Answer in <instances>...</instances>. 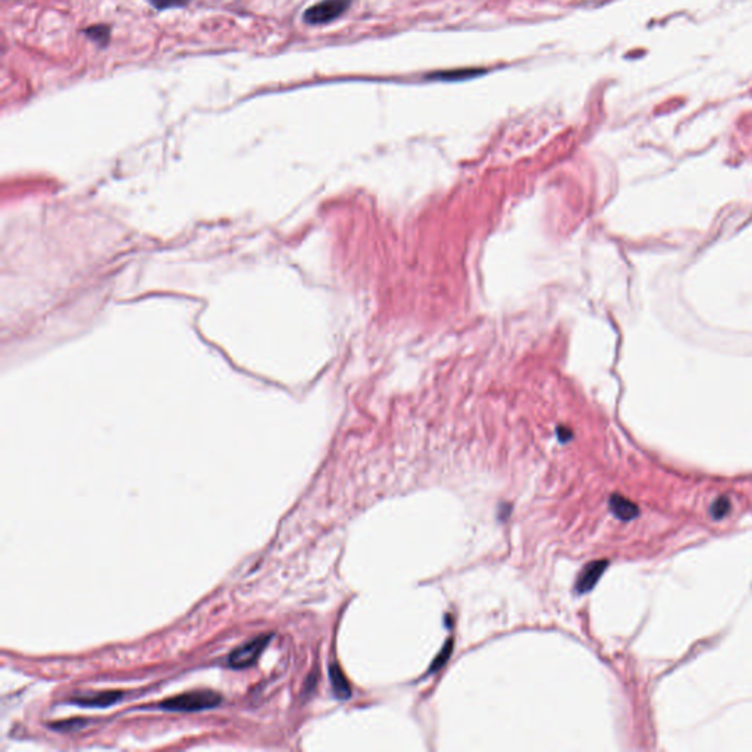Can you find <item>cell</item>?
I'll return each instance as SVG.
<instances>
[{
  "instance_id": "obj_7",
  "label": "cell",
  "mask_w": 752,
  "mask_h": 752,
  "mask_svg": "<svg viewBox=\"0 0 752 752\" xmlns=\"http://www.w3.org/2000/svg\"><path fill=\"white\" fill-rule=\"evenodd\" d=\"M329 679H331L333 694H336L337 698H340V699L350 698V695H352V689H350L348 680L344 676V673H343V670H341L338 664H331L329 665Z\"/></svg>"
},
{
  "instance_id": "obj_1",
  "label": "cell",
  "mask_w": 752,
  "mask_h": 752,
  "mask_svg": "<svg viewBox=\"0 0 752 752\" xmlns=\"http://www.w3.org/2000/svg\"><path fill=\"white\" fill-rule=\"evenodd\" d=\"M221 695H218L213 691H190L184 692L181 695L172 696L170 699L163 701L160 707L168 711H184V713H193V711H203L209 708H215L221 704Z\"/></svg>"
},
{
  "instance_id": "obj_11",
  "label": "cell",
  "mask_w": 752,
  "mask_h": 752,
  "mask_svg": "<svg viewBox=\"0 0 752 752\" xmlns=\"http://www.w3.org/2000/svg\"><path fill=\"white\" fill-rule=\"evenodd\" d=\"M453 644H454V642L451 641V639L445 644V646L442 648L441 653L437 656L435 660H433V663H432V665H431V672H437L438 668H441V667L448 661V658H450V656H451V651H453Z\"/></svg>"
},
{
  "instance_id": "obj_5",
  "label": "cell",
  "mask_w": 752,
  "mask_h": 752,
  "mask_svg": "<svg viewBox=\"0 0 752 752\" xmlns=\"http://www.w3.org/2000/svg\"><path fill=\"white\" fill-rule=\"evenodd\" d=\"M122 698V692L120 691H106V692H97L94 695H82L78 698H74L72 701L79 707H110L112 704L118 703Z\"/></svg>"
},
{
  "instance_id": "obj_8",
  "label": "cell",
  "mask_w": 752,
  "mask_h": 752,
  "mask_svg": "<svg viewBox=\"0 0 752 752\" xmlns=\"http://www.w3.org/2000/svg\"><path fill=\"white\" fill-rule=\"evenodd\" d=\"M479 74H482V70H459V71H453V72H444V74H433L431 75V78L433 79H445V81H456V79H467V78H473V77H478Z\"/></svg>"
},
{
  "instance_id": "obj_4",
  "label": "cell",
  "mask_w": 752,
  "mask_h": 752,
  "mask_svg": "<svg viewBox=\"0 0 752 752\" xmlns=\"http://www.w3.org/2000/svg\"><path fill=\"white\" fill-rule=\"evenodd\" d=\"M607 564H608V561L601 560V561H592L587 567H585V569L582 571V573L578 578L576 591L579 594L590 592L595 587V583L599 580L603 572L607 569Z\"/></svg>"
},
{
  "instance_id": "obj_10",
  "label": "cell",
  "mask_w": 752,
  "mask_h": 752,
  "mask_svg": "<svg viewBox=\"0 0 752 752\" xmlns=\"http://www.w3.org/2000/svg\"><path fill=\"white\" fill-rule=\"evenodd\" d=\"M729 510H730V501L726 497H720L713 503L710 513L714 519H722V517L727 514Z\"/></svg>"
},
{
  "instance_id": "obj_12",
  "label": "cell",
  "mask_w": 752,
  "mask_h": 752,
  "mask_svg": "<svg viewBox=\"0 0 752 752\" xmlns=\"http://www.w3.org/2000/svg\"><path fill=\"white\" fill-rule=\"evenodd\" d=\"M158 11L163 9H172V8H182L190 4V0H150Z\"/></svg>"
},
{
  "instance_id": "obj_6",
  "label": "cell",
  "mask_w": 752,
  "mask_h": 752,
  "mask_svg": "<svg viewBox=\"0 0 752 752\" xmlns=\"http://www.w3.org/2000/svg\"><path fill=\"white\" fill-rule=\"evenodd\" d=\"M610 510L616 517H619L622 521H632L639 514L638 506L632 503L627 498L614 494L610 498Z\"/></svg>"
},
{
  "instance_id": "obj_3",
  "label": "cell",
  "mask_w": 752,
  "mask_h": 752,
  "mask_svg": "<svg viewBox=\"0 0 752 752\" xmlns=\"http://www.w3.org/2000/svg\"><path fill=\"white\" fill-rule=\"evenodd\" d=\"M352 5V0H322L305 12L303 20L309 25H324L340 18Z\"/></svg>"
},
{
  "instance_id": "obj_2",
  "label": "cell",
  "mask_w": 752,
  "mask_h": 752,
  "mask_svg": "<svg viewBox=\"0 0 752 752\" xmlns=\"http://www.w3.org/2000/svg\"><path fill=\"white\" fill-rule=\"evenodd\" d=\"M271 639L272 635H260V637L247 641L246 644L232 651L228 657V664L232 668H238V670L253 665Z\"/></svg>"
},
{
  "instance_id": "obj_9",
  "label": "cell",
  "mask_w": 752,
  "mask_h": 752,
  "mask_svg": "<svg viewBox=\"0 0 752 752\" xmlns=\"http://www.w3.org/2000/svg\"><path fill=\"white\" fill-rule=\"evenodd\" d=\"M86 34L89 39H91L94 43H97L98 46H106L108 42H109V34H110V30L109 27L106 25H96V27H91L89 30H86Z\"/></svg>"
}]
</instances>
